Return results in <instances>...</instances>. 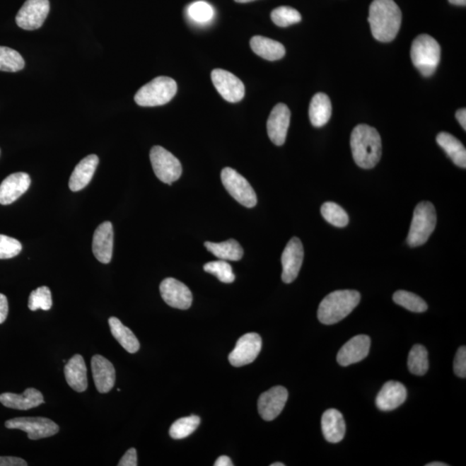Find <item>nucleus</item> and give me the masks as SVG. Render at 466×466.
Instances as JSON below:
<instances>
[{
	"label": "nucleus",
	"mask_w": 466,
	"mask_h": 466,
	"mask_svg": "<svg viewBox=\"0 0 466 466\" xmlns=\"http://www.w3.org/2000/svg\"><path fill=\"white\" fill-rule=\"evenodd\" d=\"M372 36L378 41H393L401 28L402 11L394 0H374L369 18Z\"/></svg>",
	"instance_id": "1"
},
{
	"label": "nucleus",
	"mask_w": 466,
	"mask_h": 466,
	"mask_svg": "<svg viewBox=\"0 0 466 466\" xmlns=\"http://www.w3.org/2000/svg\"><path fill=\"white\" fill-rule=\"evenodd\" d=\"M351 153L355 163L364 170H371L378 163L382 156V140L375 128L359 124L351 132Z\"/></svg>",
	"instance_id": "2"
},
{
	"label": "nucleus",
	"mask_w": 466,
	"mask_h": 466,
	"mask_svg": "<svg viewBox=\"0 0 466 466\" xmlns=\"http://www.w3.org/2000/svg\"><path fill=\"white\" fill-rule=\"evenodd\" d=\"M360 293L356 291H336L321 301L318 319L325 325H334L346 318L360 303Z\"/></svg>",
	"instance_id": "3"
},
{
	"label": "nucleus",
	"mask_w": 466,
	"mask_h": 466,
	"mask_svg": "<svg viewBox=\"0 0 466 466\" xmlns=\"http://www.w3.org/2000/svg\"><path fill=\"white\" fill-rule=\"evenodd\" d=\"M441 54L440 45L429 35H420L414 39L411 47L413 64L425 77L433 76L436 71L441 62Z\"/></svg>",
	"instance_id": "4"
},
{
	"label": "nucleus",
	"mask_w": 466,
	"mask_h": 466,
	"mask_svg": "<svg viewBox=\"0 0 466 466\" xmlns=\"http://www.w3.org/2000/svg\"><path fill=\"white\" fill-rule=\"evenodd\" d=\"M177 92V84L172 78L159 76L143 86L136 92L134 100L140 107H152L165 105Z\"/></svg>",
	"instance_id": "5"
},
{
	"label": "nucleus",
	"mask_w": 466,
	"mask_h": 466,
	"mask_svg": "<svg viewBox=\"0 0 466 466\" xmlns=\"http://www.w3.org/2000/svg\"><path fill=\"white\" fill-rule=\"evenodd\" d=\"M436 211L429 202H422L415 207L407 242L411 247L424 245L436 229Z\"/></svg>",
	"instance_id": "6"
},
{
	"label": "nucleus",
	"mask_w": 466,
	"mask_h": 466,
	"mask_svg": "<svg viewBox=\"0 0 466 466\" xmlns=\"http://www.w3.org/2000/svg\"><path fill=\"white\" fill-rule=\"evenodd\" d=\"M221 181L231 197L242 206L252 209L257 205V194L252 185L233 168H225L222 170Z\"/></svg>",
	"instance_id": "7"
},
{
	"label": "nucleus",
	"mask_w": 466,
	"mask_h": 466,
	"mask_svg": "<svg viewBox=\"0 0 466 466\" xmlns=\"http://www.w3.org/2000/svg\"><path fill=\"white\" fill-rule=\"evenodd\" d=\"M150 158L154 173L161 182L172 184L181 177L182 167L180 161L161 146L151 148Z\"/></svg>",
	"instance_id": "8"
},
{
	"label": "nucleus",
	"mask_w": 466,
	"mask_h": 466,
	"mask_svg": "<svg viewBox=\"0 0 466 466\" xmlns=\"http://www.w3.org/2000/svg\"><path fill=\"white\" fill-rule=\"evenodd\" d=\"M8 429H18L28 434L30 440L37 441L49 438L59 432L60 428L53 421L45 417H18L6 422Z\"/></svg>",
	"instance_id": "9"
},
{
	"label": "nucleus",
	"mask_w": 466,
	"mask_h": 466,
	"mask_svg": "<svg viewBox=\"0 0 466 466\" xmlns=\"http://www.w3.org/2000/svg\"><path fill=\"white\" fill-rule=\"evenodd\" d=\"M49 0H26L16 16V23L25 30L40 28L49 13Z\"/></svg>",
	"instance_id": "10"
},
{
	"label": "nucleus",
	"mask_w": 466,
	"mask_h": 466,
	"mask_svg": "<svg viewBox=\"0 0 466 466\" xmlns=\"http://www.w3.org/2000/svg\"><path fill=\"white\" fill-rule=\"evenodd\" d=\"M211 77L219 95L228 103H240L245 97V85L233 74L224 69H217L213 70Z\"/></svg>",
	"instance_id": "11"
},
{
	"label": "nucleus",
	"mask_w": 466,
	"mask_h": 466,
	"mask_svg": "<svg viewBox=\"0 0 466 466\" xmlns=\"http://www.w3.org/2000/svg\"><path fill=\"white\" fill-rule=\"evenodd\" d=\"M262 349L260 334L250 332L238 340L236 346L229 355V362L235 367L246 366L255 361Z\"/></svg>",
	"instance_id": "12"
},
{
	"label": "nucleus",
	"mask_w": 466,
	"mask_h": 466,
	"mask_svg": "<svg viewBox=\"0 0 466 466\" xmlns=\"http://www.w3.org/2000/svg\"><path fill=\"white\" fill-rule=\"evenodd\" d=\"M304 258L303 243L298 238H293L286 245L281 255L283 273L281 279L285 284H291L299 275Z\"/></svg>",
	"instance_id": "13"
},
{
	"label": "nucleus",
	"mask_w": 466,
	"mask_h": 466,
	"mask_svg": "<svg viewBox=\"0 0 466 466\" xmlns=\"http://www.w3.org/2000/svg\"><path fill=\"white\" fill-rule=\"evenodd\" d=\"M160 293L168 306L182 310L189 309L193 301L190 289L175 278L164 279L160 284Z\"/></svg>",
	"instance_id": "14"
},
{
	"label": "nucleus",
	"mask_w": 466,
	"mask_h": 466,
	"mask_svg": "<svg viewBox=\"0 0 466 466\" xmlns=\"http://www.w3.org/2000/svg\"><path fill=\"white\" fill-rule=\"evenodd\" d=\"M289 397L288 390L283 386H276L266 391L258 399V412L264 421H270L284 410Z\"/></svg>",
	"instance_id": "15"
},
{
	"label": "nucleus",
	"mask_w": 466,
	"mask_h": 466,
	"mask_svg": "<svg viewBox=\"0 0 466 466\" xmlns=\"http://www.w3.org/2000/svg\"><path fill=\"white\" fill-rule=\"evenodd\" d=\"M291 111L287 105L279 103L272 109L267 121L269 138L277 146H284L287 138L289 124H291Z\"/></svg>",
	"instance_id": "16"
},
{
	"label": "nucleus",
	"mask_w": 466,
	"mask_h": 466,
	"mask_svg": "<svg viewBox=\"0 0 466 466\" xmlns=\"http://www.w3.org/2000/svg\"><path fill=\"white\" fill-rule=\"evenodd\" d=\"M371 339L367 335H358L351 338L342 347L337 355V362L342 366L359 363L369 354Z\"/></svg>",
	"instance_id": "17"
},
{
	"label": "nucleus",
	"mask_w": 466,
	"mask_h": 466,
	"mask_svg": "<svg viewBox=\"0 0 466 466\" xmlns=\"http://www.w3.org/2000/svg\"><path fill=\"white\" fill-rule=\"evenodd\" d=\"M30 175L18 172L7 176L0 184V204L10 205L21 197L30 186Z\"/></svg>",
	"instance_id": "18"
},
{
	"label": "nucleus",
	"mask_w": 466,
	"mask_h": 466,
	"mask_svg": "<svg viewBox=\"0 0 466 466\" xmlns=\"http://www.w3.org/2000/svg\"><path fill=\"white\" fill-rule=\"evenodd\" d=\"M93 378L97 390L100 393H107L115 385V366L108 359L101 355L93 356L91 360Z\"/></svg>",
	"instance_id": "19"
},
{
	"label": "nucleus",
	"mask_w": 466,
	"mask_h": 466,
	"mask_svg": "<svg viewBox=\"0 0 466 466\" xmlns=\"http://www.w3.org/2000/svg\"><path fill=\"white\" fill-rule=\"evenodd\" d=\"M113 252V227L110 221L98 226L93 238V252L103 264H109Z\"/></svg>",
	"instance_id": "20"
},
{
	"label": "nucleus",
	"mask_w": 466,
	"mask_h": 466,
	"mask_svg": "<svg viewBox=\"0 0 466 466\" xmlns=\"http://www.w3.org/2000/svg\"><path fill=\"white\" fill-rule=\"evenodd\" d=\"M407 389L402 383L389 381L383 386L375 398V405L382 411H391L397 409L406 401Z\"/></svg>",
	"instance_id": "21"
},
{
	"label": "nucleus",
	"mask_w": 466,
	"mask_h": 466,
	"mask_svg": "<svg viewBox=\"0 0 466 466\" xmlns=\"http://www.w3.org/2000/svg\"><path fill=\"white\" fill-rule=\"evenodd\" d=\"M0 402L6 408L28 410L42 404L45 399L40 391L29 388L21 395L9 392L0 395Z\"/></svg>",
	"instance_id": "22"
},
{
	"label": "nucleus",
	"mask_w": 466,
	"mask_h": 466,
	"mask_svg": "<svg viewBox=\"0 0 466 466\" xmlns=\"http://www.w3.org/2000/svg\"><path fill=\"white\" fill-rule=\"evenodd\" d=\"M64 375L66 383L74 390L84 392L88 389V370L81 355H74L69 359L64 368Z\"/></svg>",
	"instance_id": "23"
},
{
	"label": "nucleus",
	"mask_w": 466,
	"mask_h": 466,
	"mask_svg": "<svg viewBox=\"0 0 466 466\" xmlns=\"http://www.w3.org/2000/svg\"><path fill=\"white\" fill-rule=\"evenodd\" d=\"M100 160L96 155H89L82 159L74 168L69 179V189L78 192L85 189L95 173Z\"/></svg>",
	"instance_id": "24"
},
{
	"label": "nucleus",
	"mask_w": 466,
	"mask_h": 466,
	"mask_svg": "<svg viewBox=\"0 0 466 466\" xmlns=\"http://www.w3.org/2000/svg\"><path fill=\"white\" fill-rule=\"evenodd\" d=\"M321 428H322L325 438L330 443H339L346 434V422L339 410L328 409L321 418Z\"/></svg>",
	"instance_id": "25"
},
{
	"label": "nucleus",
	"mask_w": 466,
	"mask_h": 466,
	"mask_svg": "<svg viewBox=\"0 0 466 466\" xmlns=\"http://www.w3.org/2000/svg\"><path fill=\"white\" fill-rule=\"evenodd\" d=\"M250 48L257 56L268 61H277L285 56V48L281 42L272 39L256 36L250 39Z\"/></svg>",
	"instance_id": "26"
},
{
	"label": "nucleus",
	"mask_w": 466,
	"mask_h": 466,
	"mask_svg": "<svg viewBox=\"0 0 466 466\" xmlns=\"http://www.w3.org/2000/svg\"><path fill=\"white\" fill-rule=\"evenodd\" d=\"M332 103L326 93H318L313 97L309 105V119L315 127H322L330 120Z\"/></svg>",
	"instance_id": "27"
},
{
	"label": "nucleus",
	"mask_w": 466,
	"mask_h": 466,
	"mask_svg": "<svg viewBox=\"0 0 466 466\" xmlns=\"http://www.w3.org/2000/svg\"><path fill=\"white\" fill-rule=\"evenodd\" d=\"M436 141L454 164L460 168H466V151L459 139L448 132H441L438 134Z\"/></svg>",
	"instance_id": "28"
},
{
	"label": "nucleus",
	"mask_w": 466,
	"mask_h": 466,
	"mask_svg": "<svg viewBox=\"0 0 466 466\" xmlns=\"http://www.w3.org/2000/svg\"><path fill=\"white\" fill-rule=\"evenodd\" d=\"M108 322L112 336L125 351L130 354H136V351H139L140 343L130 328L124 326L123 323L116 317H111Z\"/></svg>",
	"instance_id": "29"
},
{
	"label": "nucleus",
	"mask_w": 466,
	"mask_h": 466,
	"mask_svg": "<svg viewBox=\"0 0 466 466\" xmlns=\"http://www.w3.org/2000/svg\"><path fill=\"white\" fill-rule=\"evenodd\" d=\"M204 245L206 250L219 260L240 261L244 256V250L235 240L221 243L205 242Z\"/></svg>",
	"instance_id": "30"
},
{
	"label": "nucleus",
	"mask_w": 466,
	"mask_h": 466,
	"mask_svg": "<svg viewBox=\"0 0 466 466\" xmlns=\"http://www.w3.org/2000/svg\"><path fill=\"white\" fill-rule=\"evenodd\" d=\"M408 367L411 373L417 375H425L429 371V352L421 344H415L411 349Z\"/></svg>",
	"instance_id": "31"
},
{
	"label": "nucleus",
	"mask_w": 466,
	"mask_h": 466,
	"mask_svg": "<svg viewBox=\"0 0 466 466\" xmlns=\"http://www.w3.org/2000/svg\"><path fill=\"white\" fill-rule=\"evenodd\" d=\"M25 65V60L21 54L8 47L0 46V71H21Z\"/></svg>",
	"instance_id": "32"
},
{
	"label": "nucleus",
	"mask_w": 466,
	"mask_h": 466,
	"mask_svg": "<svg viewBox=\"0 0 466 466\" xmlns=\"http://www.w3.org/2000/svg\"><path fill=\"white\" fill-rule=\"evenodd\" d=\"M199 423L201 419L197 415L179 419L170 426V436L175 440H182L189 437L197 429Z\"/></svg>",
	"instance_id": "33"
},
{
	"label": "nucleus",
	"mask_w": 466,
	"mask_h": 466,
	"mask_svg": "<svg viewBox=\"0 0 466 466\" xmlns=\"http://www.w3.org/2000/svg\"><path fill=\"white\" fill-rule=\"evenodd\" d=\"M393 301L397 305L414 313H423L428 309V304L414 293L398 291L394 293Z\"/></svg>",
	"instance_id": "34"
},
{
	"label": "nucleus",
	"mask_w": 466,
	"mask_h": 466,
	"mask_svg": "<svg viewBox=\"0 0 466 466\" xmlns=\"http://www.w3.org/2000/svg\"><path fill=\"white\" fill-rule=\"evenodd\" d=\"M320 211L323 218L336 227H344L349 223V216L346 211L334 202L324 203Z\"/></svg>",
	"instance_id": "35"
},
{
	"label": "nucleus",
	"mask_w": 466,
	"mask_h": 466,
	"mask_svg": "<svg viewBox=\"0 0 466 466\" xmlns=\"http://www.w3.org/2000/svg\"><path fill=\"white\" fill-rule=\"evenodd\" d=\"M52 292L46 286L39 287L30 293L28 307L31 311H37L38 309L48 311L52 308Z\"/></svg>",
	"instance_id": "36"
},
{
	"label": "nucleus",
	"mask_w": 466,
	"mask_h": 466,
	"mask_svg": "<svg viewBox=\"0 0 466 466\" xmlns=\"http://www.w3.org/2000/svg\"><path fill=\"white\" fill-rule=\"evenodd\" d=\"M272 19L276 25L288 27L301 21L299 11L289 6H280L272 11Z\"/></svg>",
	"instance_id": "37"
},
{
	"label": "nucleus",
	"mask_w": 466,
	"mask_h": 466,
	"mask_svg": "<svg viewBox=\"0 0 466 466\" xmlns=\"http://www.w3.org/2000/svg\"><path fill=\"white\" fill-rule=\"evenodd\" d=\"M204 270L211 274L224 284H232L235 280V275L232 266L226 261L219 260L207 262L204 265Z\"/></svg>",
	"instance_id": "38"
},
{
	"label": "nucleus",
	"mask_w": 466,
	"mask_h": 466,
	"mask_svg": "<svg viewBox=\"0 0 466 466\" xmlns=\"http://www.w3.org/2000/svg\"><path fill=\"white\" fill-rule=\"evenodd\" d=\"M214 8L209 3L198 1L189 8V14L193 21L198 23H206L214 17Z\"/></svg>",
	"instance_id": "39"
},
{
	"label": "nucleus",
	"mask_w": 466,
	"mask_h": 466,
	"mask_svg": "<svg viewBox=\"0 0 466 466\" xmlns=\"http://www.w3.org/2000/svg\"><path fill=\"white\" fill-rule=\"evenodd\" d=\"M21 243L13 238L0 234V260H9L21 252Z\"/></svg>",
	"instance_id": "40"
},
{
	"label": "nucleus",
	"mask_w": 466,
	"mask_h": 466,
	"mask_svg": "<svg viewBox=\"0 0 466 466\" xmlns=\"http://www.w3.org/2000/svg\"><path fill=\"white\" fill-rule=\"evenodd\" d=\"M453 370L458 377L466 378V347L461 346L457 351L453 363Z\"/></svg>",
	"instance_id": "41"
},
{
	"label": "nucleus",
	"mask_w": 466,
	"mask_h": 466,
	"mask_svg": "<svg viewBox=\"0 0 466 466\" xmlns=\"http://www.w3.org/2000/svg\"><path fill=\"white\" fill-rule=\"evenodd\" d=\"M119 466H136L138 465V456L135 448L129 449L120 460Z\"/></svg>",
	"instance_id": "42"
},
{
	"label": "nucleus",
	"mask_w": 466,
	"mask_h": 466,
	"mask_svg": "<svg viewBox=\"0 0 466 466\" xmlns=\"http://www.w3.org/2000/svg\"><path fill=\"white\" fill-rule=\"evenodd\" d=\"M25 460L18 457H0V466H27Z\"/></svg>",
	"instance_id": "43"
},
{
	"label": "nucleus",
	"mask_w": 466,
	"mask_h": 466,
	"mask_svg": "<svg viewBox=\"0 0 466 466\" xmlns=\"http://www.w3.org/2000/svg\"><path fill=\"white\" fill-rule=\"evenodd\" d=\"M8 311H9V306H8L6 296L3 293H0V324L5 322Z\"/></svg>",
	"instance_id": "44"
},
{
	"label": "nucleus",
	"mask_w": 466,
	"mask_h": 466,
	"mask_svg": "<svg viewBox=\"0 0 466 466\" xmlns=\"http://www.w3.org/2000/svg\"><path fill=\"white\" fill-rule=\"evenodd\" d=\"M456 117L458 121H459L462 128L464 129V130H466V110L465 108H462L460 110H458L456 112Z\"/></svg>",
	"instance_id": "45"
},
{
	"label": "nucleus",
	"mask_w": 466,
	"mask_h": 466,
	"mask_svg": "<svg viewBox=\"0 0 466 466\" xmlns=\"http://www.w3.org/2000/svg\"><path fill=\"white\" fill-rule=\"evenodd\" d=\"M215 466H233V461L231 460L229 457L221 456L214 463Z\"/></svg>",
	"instance_id": "46"
},
{
	"label": "nucleus",
	"mask_w": 466,
	"mask_h": 466,
	"mask_svg": "<svg viewBox=\"0 0 466 466\" xmlns=\"http://www.w3.org/2000/svg\"><path fill=\"white\" fill-rule=\"evenodd\" d=\"M448 1L453 4V5H455V6H466V0H448Z\"/></svg>",
	"instance_id": "47"
},
{
	"label": "nucleus",
	"mask_w": 466,
	"mask_h": 466,
	"mask_svg": "<svg viewBox=\"0 0 466 466\" xmlns=\"http://www.w3.org/2000/svg\"><path fill=\"white\" fill-rule=\"evenodd\" d=\"M448 465L442 463V462H432V463L426 464V466H448Z\"/></svg>",
	"instance_id": "48"
},
{
	"label": "nucleus",
	"mask_w": 466,
	"mask_h": 466,
	"mask_svg": "<svg viewBox=\"0 0 466 466\" xmlns=\"http://www.w3.org/2000/svg\"><path fill=\"white\" fill-rule=\"evenodd\" d=\"M235 1H236L237 3L244 4V3L255 1V0H235Z\"/></svg>",
	"instance_id": "49"
},
{
	"label": "nucleus",
	"mask_w": 466,
	"mask_h": 466,
	"mask_svg": "<svg viewBox=\"0 0 466 466\" xmlns=\"http://www.w3.org/2000/svg\"><path fill=\"white\" fill-rule=\"evenodd\" d=\"M285 465L284 463H280V462H277V463H274L270 465V466H284Z\"/></svg>",
	"instance_id": "50"
}]
</instances>
